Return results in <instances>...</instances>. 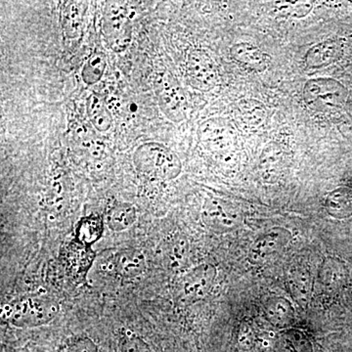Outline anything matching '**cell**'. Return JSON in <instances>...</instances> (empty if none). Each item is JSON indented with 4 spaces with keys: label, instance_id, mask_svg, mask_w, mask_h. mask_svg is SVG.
I'll return each mask as SVG.
<instances>
[{
    "label": "cell",
    "instance_id": "obj_1",
    "mask_svg": "<svg viewBox=\"0 0 352 352\" xmlns=\"http://www.w3.org/2000/svg\"><path fill=\"white\" fill-rule=\"evenodd\" d=\"M59 312L54 300L41 296H27L11 302L3 310L4 317L17 328H34L46 325Z\"/></svg>",
    "mask_w": 352,
    "mask_h": 352
},
{
    "label": "cell",
    "instance_id": "obj_2",
    "mask_svg": "<svg viewBox=\"0 0 352 352\" xmlns=\"http://www.w3.org/2000/svg\"><path fill=\"white\" fill-rule=\"evenodd\" d=\"M133 160L138 170L159 179H175L182 173L179 157L170 148L160 143L149 142L139 146Z\"/></svg>",
    "mask_w": 352,
    "mask_h": 352
},
{
    "label": "cell",
    "instance_id": "obj_3",
    "mask_svg": "<svg viewBox=\"0 0 352 352\" xmlns=\"http://www.w3.org/2000/svg\"><path fill=\"white\" fill-rule=\"evenodd\" d=\"M302 98L308 108L316 112H325L344 105L347 89L333 78H312L303 87Z\"/></svg>",
    "mask_w": 352,
    "mask_h": 352
},
{
    "label": "cell",
    "instance_id": "obj_4",
    "mask_svg": "<svg viewBox=\"0 0 352 352\" xmlns=\"http://www.w3.org/2000/svg\"><path fill=\"white\" fill-rule=\"evenodd\" d=\"M131 22L126 6L108 3L102 22V34L106 45L115 52H122L131 41Z\"/></svg>",
    "mask_w": 352,
    "mask_h": 352
},
{
    "label": "cell",
    "instance_id": "obj_5",
    "mask_svg": "<svg viewBox=\"0 0 352 352\" xmlns=\"http://www.w3.org/2000/svg\"><path fill=\"white\" fill-rule=\"evenodd\" d=\"M157 85L160 108L173 122H180L186 117L187 100L177 80L170 73L159 76Z\"/></svg>",
    "mask_w": 352,
    "mask_h": 352
},
{
    "label": "cell",
    "instance_id": "obj_6",
    "mask_svg": "<svg viewBox=\"0 0 352 352\" xmlns=\"http://www.w3.org/2000/svg\"><path fill=\"white\" fill-rule=\"evenodd\" d=\"M186 74L190 85L201 91H210L219 82L217 64L207 51H190L186 61Z\"/></svg>",
    "mask_w": 352,
    "mask_h": 352
},
{
    "label": "cell",
    "instance_id": "obj_7",
    "mask_svg": "<svg viewBox=\"0 0 352 352\" xmlns=\"http://www.w3.org/2000/svg\"><path fill=\"white\" fill-rule=\"evenodd\" d=\"M217 270L214 265L204 263L184 275L180 282V294L186 302L195 303L210 294Z\"/></svg>",
    "mask_w": 352,
    "mask_h": 352
},
{
    "label": "cell",
    "instance_id": "obj_8",
    "mask_svg": "<svg viewBox=\"0 0 352 352\" xmlns=\"http://www.w3.org/2000/svg\"><path fill=\"white\" fill-rule=\"evenodd\" d=\"M236 131L230 122L223 119H210L199 127V138L207 149L224 152L236 142Z\"/></svg>",
    "mask_w": 352,
    "mask_h": 352
},
{
    "label": "cell",
    "instance_id": "obj_9",
    "mask_svg": "<svg viewBox=\"0 0 352 352\" xmlns=\"http://www.w3.org/2000/svg\"><path fill=\"white\" fill-rule=\"evenodd\" d=\"M292 235L283 227H274L252 243L248 259L252 264H261L276 256L289 244Z\"/></svg>",
    "mask_w": 352,
    "mask_h": 352
},
{
    "label": "cell",
    "instance_id": "obj_10",
    "mask_svg": "<svg viewBox=\"0 0 352 352\" xmlns=\"http://www.w3.org/2000/svg\"><path fill=\"white\" fill-rule=\"evenodd\" d=\"M230 55L234 61L254 73H263L270 67V57L251 43L234 44Z\"/></svg>",
    "mask_w": 352,
    "mask_h": 352
},
{
    "label": "cell",
    "instance_id": "obj_11",
    "mask_svg": "<svg viewBox=\"0 0 352 352\" xmlns=\"http://www.w3.org/2000/svg\"><path fill=\"white\" fill-rule=\"evenodd\" d=\"M112 268L117 276L132 279L142 274L146 270L144 254L138 249L129 248L116 252L112 258Z\"/></svg>",
    "mask_w": 352,
    "mask_h": 352
},
{
    "label": "cell",
    "instance_id": "obj_12",
    "mask_svg": "<svg viewBox=\"0 0 352 352\" xmlns=\"http://www.w3.org/2000/svg\"><path fill=\"white\" fill-rule=\"evenodd\" d=\"M342 54V43L339 39L329 38L310 47L303 57L308 69H321L339 60Z\"/></svg>",
    "mask_w": 352,
    "mask_h": 352
},
{
    "label": "cell",
    "instance_id": "obj_13",
    "mask_svg": "<svg viewBox=\"0 0 352 352\" xmlns=\"http://www.w3.org/2000/svg\"><path fill=\"white\" fill-rule=\"evenodd\" d=\"M265 320L277 328H287L295 321V308L283 296H272L263 305Z\"/></svg>",
    "mask_w": 352,
    "mask_h": 352
},
{
    "label": "cell",
    "instance_id": "obj_14",
    "mask_svg": "<svg viewBox=\"0 0 352 352\" xmlns=\"http://www.w3.org/2000/svg\"><path fill=\"white\" fill-rule=\"evenodd\" d=\"M138 219L136 208L131 204L116 203L106 215V223L113 232H122L133 226Z\"/></svg>",
    "mask_w": 352,
    "mask_h": 352
},
{
    "label": "cell",
    "instance_id": "obj_15",
    "mask_svg": "<svg viewBox=\"0 0 352 352\" xmlns=\"http://www.w3.org/2000/svg\"><path fill=\"white\" fill-rule=\"evenodd\" d=\"M275 344L279 352H314L309 338L298 329H285L277 336Z\"/></svg>",
    "mask_w": 352,
    "mask_h": 352
},
{
    "label": "cell",
    "instance_id": "obj_16",
    "mask_svg": "<svg viewBox=\"0 0 352 352\" xmlns=\"http://www.w3.org/2000/svg\"><path fill=\"white\" fill-rule=\"evenodd\" d=\"M325 208L335 219L352 217V190L346 187L333 190L326 198Z\"/></svg>",
    "mask_w": 352,
    "mask_h": 352
},
{
    "label": "cell",
    "instance_id": "obj_17",
    "mask_svg": "<svg viewBox=\"0 0 352 352\" xmlns=\"http://www.w3.org/2000/svg\"><path fill=\"white\" fill-rule=\"evenodd\" d=\"M85 8L87 4L83 2L71 1L65 4L62 10V25L65 34L69 38H76L80 36Z\"/></svg>",
    "mask_w": 352,
    "mask_h": 352
},
{
    "label": "cell",
    "instance_id": "obj_18",
    "mask_svg": "<svg viewBox=\"0 0 352 352\" xmlns=\"http://www.w3.org/2000/svg\"><path fill=\"white\" fill-rule=\"evenodd\" d=\"M87 111L90 122L97 131L106 132L112 127V115L98 95L92 94L88 97Z\"/></svg>",
    "mask_w": 352,
    "mask_h": 352
},
{
    "label": "cell",
    "instance_id": "obj_19",
    "mask_svg": "<svg viewBox=\"0 0 352 352\" xmlns=\"http://www.w3.org/2000/svg\"><path fill=\"white\" fill-rule=\"evenodd\" d=\"M347 275L344 264L338 258H326L318 271V280L323 286L333 288L344 283Z\"/></svg>",
    "mask_w": 352,
    "mask_h": 352
},
{
    "label": "cell",
    "instance_id": "obj_20",
    "mask_svg": "<svg viewBox=\"0 0 352 352\" xmlns=\"http://www.w3.org/2000/svg\"><path fill=\"white\" fill-rule=\"evenodd\" d=\"M204 214L210 226L221 230L233 228L238 223L237 217L228 214L223 205L217 200L208 201L206 203Z\"/></svg>",
    "mask_w": 352,
    "mask_h": 352
},
{
    "label": "cell",
    "instance_id": "obj_21",
    "mask_svg": "<svg viewBox=\"0 0 352 352\" xmlns=\"http://www.w3.org/2000/svg\"><path fill=\"white\" fill-rule=\"evenodd\" d=\"M239 117L245 124L258 126L265 119L266 110L258 101L248 99L239 102Z\"/></svg>",
    "mask_w": 352,
    "mask_h": 352
},
{
    "label": "cell",
    "instance_id": "obj_22",
    "mask_svg": "<svg viewBox=\"0 0 352 352\" xmlns=\"http://www.w3.org/2000/svg\"><path fill=\"white\" fill-rule=\"evenodd\" d=\"M107 61L100 52L94 53L83 66L82 76L83 82L88 85H95L101 80L105 73Z\"/></svg>",
    "mask_w": 352,
    "mask_h": 352
},
{
    "label": "cell",
    "instance_id": "obj_23",
    "mask_svg": "<svg viewBox=\"0 0 352 352\" xmlns=\"http://www.w3.org/2000/svg\"><path fill=\"white\" fill-rule=\"evenodd\" d=\"M275 12L284 17L302 19L307 17L314 9V2L308 1H277L274 2Z\"/></svg>",
    "mask_w": 352,
    "mask_h": 352
},
{
    "label": "cell",
    "instance_id": "obj_24",
    "mask_svg": "<svg viewBox=\"0 0 352 352\" xmlns=\"http://www.w3.org/2000/svg\"><path fill=\"white\" fill-rule=\"evenodd\" d=\"M58 352H99L98 346L87 336H78L67 340Z\"/></svg>",
    "mask_w": 352,
    "mask_h": 352
},
{
    "label": "cell",
    "instance_id": "obj_25",
    "mask_svg": "<svg viewBox=\"0 0 352 352\" xmlns=\"http://www.w3.org/2000/svg\"><path fill=\"white\" fill-rule=\"evenodd\" d=\"M120 352H153L151 346L135 333L127 332L120 337Z\"/></svg>",
    "mask_w": 352,
    "mask_h": 352
},
{
    "label": "cell",
    "instance_id": "obj_26",
    "mask_svg": "<svg viewBox=\"0 0 352 352\" xmlns=\"http://www.w3.org/2000/svg\"><path fill=\"white\" fill-rule=\"evenodd\" d=\"M310 279H311V274L307 267L302 266L292 271V286L294 291L300 294V296H307L309 293Z\"/></svg>",
    "mask_w": 352,
    "mask_h": 352
},
{
    "label": "cell",
    "instance_id": "obj_27",
    "mask_svg": "<svg viewBox=\"0 0 352 352\" xmlns=\"http://www.w3.org/2000/svg\"><path fill=\"white\" fill-rule=\"evenodd\" d=\"M254 342H256V337L250 325L241 326L239 333H238V342L241 349L249 351L254 347Z\"/></svg>",
    "mask_w": 352,
    "mask_h": 352
},
{
    "label": "cell",
    "instance_id": "obj_28",
    "mask_svg": "<svg viewBox=\"0 0 352 352\" xmlns=\"http://www.w3.org/2000/svg\"><path fill=\"white\" fill-rule=\"evenodd\" d=\"M2 352H7V351H2Z\"/></svg>",
    "mask_w": 352,
    "mask_h": 352
}]
</instances>
